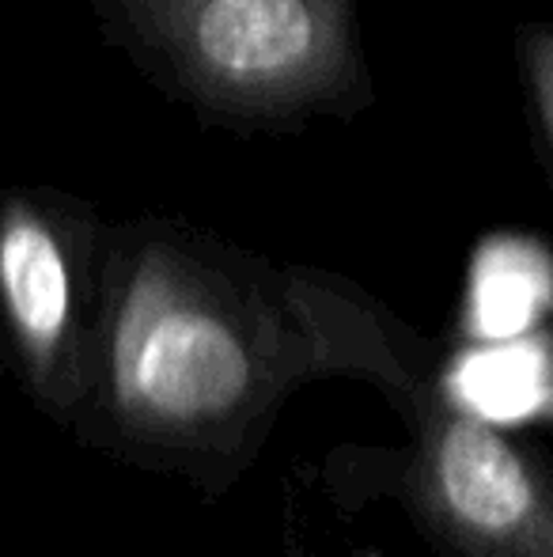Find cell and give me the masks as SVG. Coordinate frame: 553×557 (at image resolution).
I'll return each mask as SVG.
<instances>
[{"mask_svg":"<svg viewBox=\"0 0 553 557\" xmlns=\"http://www.w3.org/2000/svg\"><path fill=\"white\" fill-rule=\"evenodd\" d=\"M550 293L546 255L531 243L493 239L481 247L474 270V304L486 319H512L524 323Z\"/></svg>","mask_w":553,"mask_h":557,"instance_id":"obj_5","label":"cell"},{"mask_svg":"<svg viewBox=\"0 0 553 557\" xmlns=\"http://www.w3.org/2000/svg\"><path fill=\"white\" fill-rule=\"evenodd\" d=\"M315 380L300 288H243L171 243H144L103 285L73 436L216 497L259 459L292 391Z\"/></svg>","mask_w":553,"mask_h":557,"instance_id":"obj_1","label":"cell"},{"mask_svg":"<svg viewBox=\"0 0 553 557\" xmlns=\"http://www.w3.org/2000/svg\"><path fill=\"white\" fill-rule=\"evenodd\" d=\"M345 557H384V554L372 550V546H368V550H353V554H345Z\"/></svg>","mask_w":553,"mask_h":557,"instance_id":"obj_7","label":"cell"},{"mask_svg":"<svg viewBox=\"0 0 553 557\" xmlns=\"http://www.w3.org/2000/svg\"><path fill=\"white\" fill-rule=\"evenodd\" d=\"M527 73H531L535 107H539L553 145V30H531L527 35Z\"/></svg>","mask_w":553,"mask_h":557,"instance_id":"obj_6","label":"cell"},{"mask_svg":"<svg viewBox=\"0 0 553 557\" xmlns=\"http://www.w3.org/2000/svg\"><path fill=\"white\" fill-rule=\"evenodd\" d=\"M193 91L228 107L303 103L349 61L345 0H122Z\"/></svg>","mask_w":553,"mask_h":557,"instance_id":"obj_3","label":"cell"},{"mask_svg":"<svg viewBox=\"0 0 553 557\" xmlns=\"http://www.w3.org/2000/svg\"><path fill=\"white\" fill-rule=\"evenodd\" d=\"M96 315H84L76 265L58 227L38 209L8 206L0 216V319L8 357L30 403L68 433L88 403Z\"/></svg>","mask_w":553,"mask_h":557,"instance_id":"obj_4","label":"cell"},{"mask_svg":"<svg viewBox=\"0 0 553 557\" xmlns=\"http://www.w3.org/2000/svg\"><path fill=\"white\" fill-rule=\"evenodd\" d=\"M318 337V375L384 395L402 444L349 447L330 482L394 500L443 557H553V455L516 441L458 398L420 337L334 288H300Z\"/></svg>","mask_w":553,"mask_h":557,"instance_id":"obj_2","label":"cell"}]
</instances>
